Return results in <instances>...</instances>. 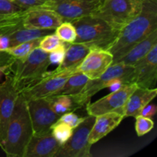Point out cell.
Wrapping results in <instances>:
<instances>
[{
    "label": "cell",
    "instance_id": "1",
    "mask_svg": "<svg viewBox=\"0 0 157 157\" xmlns=\"http://www.w3.org/2000/svg\"><path fill=\"white\" fill-rule=\"evenodd\" d=\"M157 29V0H143L140 12L119 32L108 52L116 63L135 44Z\"/></svg>",
    "mask_w": 157,
    "mask_h": 157
},
{
    "label": "cell",
    "instance_id": "2",
    "mask_svg": "<svg viewBox=\"0 0 157 157\" xmlns=\"http://www.w3.org/2000/svg\"><path fill=\"white\" fill-rule=\"evenodd\" d=\"M32 136L33 129L27 101L18 93L0 149L9 157H24L26 147Z\"/></svg>",
    "mask_w": 157,
    "mask_h": 157
},
{
    "label": "cell",
    "instance_id": "3",
    "mask_svg": "<svg viewBox=\"0 0 157 157\" xmlns=\"http://www.w3.org/2000/svg\"><path fill=\"white\" fill-rule=\"evenodd\" d=\"M76 29L75 42L81 43L90 48L108 50L114 43L120 30L114 29L101 18L92 15L71 21Z\"/></svg>",
    "mask_w": 157,
    "mask_h": 157
},
{
    "label": "cell",
    "instance_id": "4",
    "mask_svg": "<svg viewBox=\"0 0 157 157\" xmlns=\"http://www.w3.org/2000/svg\"><path fill=\"white\" fill-rule=\"evenodd\" d=\"M50 64L48 52L37 47L26 58H15L7 73L12 75L14 85L19 91L41 80L48 72Z\"/></svg>",
    "mask_w": 157,
    "mask_h": 157
},
{
    "label": "cell",
    "instance_id": "5",
    "mask_svg": "<svg viewBox=\"0 0 157 157\" xmlns=\"http://www.w3.org/2000/svg\"><path fill=\"white\" fill-rule=\"evenodd\" d=\"M124 84H133V66L115 63L99 78L89 79L82 90L72 98L75 104L81 108L87 106L92 97L102 89Z\"/></svg>",
    "mask_w": 157,
    "mask_h": 157
},
{
    "label": "cell",
    "instance_id": "6",
    "mask_svg": "<svg viewBox=\"0 0 157 157\" xmlns=\"http://www.w3.org/2000/svg\"><path fill=\"white\" fill-rule=\"evenodd\" d=\"M143 0H102L101 6L91 14L121 31L140 12Z\"/></svg>",
    "mask_w": 157,
    "mask_h": 157
},
{
    "label": "cell",
    "instance_id": "7",
    "mask_svg": "<svg viewBox=\"0 0 157 157\" xmlns=\"http://www.w3.org/2000/svg\"><path fill=\"white\" fill-rule=\"evenodd\" d=\"M95 121V117L87 115L84 121L74 128L71 136L61 146L55 157H90L89 135Z\"/></svg>",
    "mask_w": 157,
    "mask_h": 157
},
{
    "label": "cell",
    "instance_id": "8",
    "mask_svg": "<svg viewBox=\"0 0 157 157\" xmlns=\"http://www.w3.org/2000/svg\"><path fill=\"white\" fill-rule=\"evenodd\" d=\"M76 68L62 71L55 70L52 72H47L38 82L21 89L18 93L26 101L51 96L58 92L69 77L77 72Z\"/></svg>",
    "mask_w": 157,
    "mask_h": 157
},
{
    "label": "cell",
    "instance_id": "9",
    "mask_svg": "<svg viewBox=\"0 0 157 157\" xmlns=\"http://www.w3.org/2000/svg\"><path fill=\"white\" fill-rule=\"evenodd\" d=\"M101 2L102 0H46L38 7L56 12L63 21H71L93 14Z\"/></svg>",
    "mask_w": 157,
    "mask_h": 157
},
{
    "label": "cell",
    "instance_id": "10",
    "mask_svg": "<svg viewBox=\"0 0 157 157\" xmlns=\"http://www.w3.org/2000/svg\"><path fill=\"white\" fill-rule=\"evenodd\" d=\"M137 87L136 84H121L107 96L92 104L89 103L86 106L87 113L94 117L113 111L124 113V105Z\"/></svg>",
    "mask_w": 157,
    "mask_h": 157
},
{
    "label": "cell",
    "instance_id": "11",
    "mask_svg": "<svg viewBox=\"0 0 157 157\" xmlns=\"http://www.w3.org/2000/svg\"><path fill=\"white\" fill-rule=\"evenodd\" d=\"M28 110L32 122L33 135L41 136L51 132L52 125L60 116L52 110L47 98H37L27 101Z\"/></svg>",
    "mask_w": 157,
    "mask_h": 157
},
{
    "label": "cell",
    "instance_id": "12",
    "mask_svg": "<svg viewBox=\"0 0 157 157\" xmlns=\"http://www.w3.org/2000/svg\"><path fill=\"white\" fill-rule=\"evenodd\" d=\"M5 75L6 79L0 84V145L6 136L8 124L19 92L14 85L12 75L9 73Z\"/></svg>",
    "mask_w": 157,
    "mask_h": 157
},
{
    "label": "cell",
    "instance_id": "13",
    "mask_svg": "<svg viewBox=\"0 0 157 157\" xmlns=\"http://www.w3.org/2000/svg\"><path fill=\"white\" fill-rule=\"evenodd\" d=\"M157 81V44L133 65V84L144 88H156Z\"/></svg>",
    "mask_w": 157,
    "mask_h": 157
},
{
    "label": "cell",
    "instance_id": "14",
    "mask_svg": "<svg viewBox=\"0 0 157 157\" xmlns=\"http://www.w3.org/2000/svg\"><path fill=\"white\" fill-rule=\"evenodd\" d=\"M112 64L113 55L108 51L91 48L76 69L89 79H95L104 74Z\"/></svg>",
    "mask_w": 157,
    "mask_h": 157
},
{
    "label": "cell",
    "instance_id": "15",
    "mask_svg": "<svg viewBox=\"0 0 157 157\" xmlns=\"http://www.w3.org/2000/svg\"><path fill=\"white\" fill-rule=\"evenodd\" d=\"M62 22L56 12L38 6L25 9L21 20L23 27L32 29H55Z\"/></svg>",
    "mask_w": 157,
    "mask_h": 157
},
{
    "label": "cell",
    "instance_id": "16",
    "mask_svg": "<svg viewBox=\"0 0 157 157\" xmlns=\"http://www.w3.org/2000/svg\"><path fill=\"white\" fill-rule=\"evenodd\" d=\"M61 146L51 132L41 136L33 135L28 144L24 157H55Z\"/></svg>",
    "mask_w": 157,
    "mask_h": 157
},
{
    "label": "cell",
    "instance_id": "17",
    "mask_svg": "<svg viewBox=\"0 0 157 157\" xmlns=\"http://www.w3.org/2000/svg\"><path fill=\"white\" fill-rule=\"evenodd\" d=\"M124 118V114L113 111L95 117V121L89 135V143L93 145L114 130Z\"/></svg>",
    "mask_w": 157,
    "mask_h": 157
},
{
    "label": "cell",
    "instance_id": "18",
    "mask_svg": "<svg viewBox=\"0 0 157 157\" xmlns=\"http://www.w3.org/2000/svg\"><path fill=\"white\" fill-rule=\"evenodd\" d=\"M157 89L137 87L131 94L124 107V117H136L143 110L156 98Z\"/></svg>",
    "mask_w": 157,
    "mask_h": 157
},
{
    "label": "cell",
    "instance_id": "19",
    "mask_svg": "<svg viewBox=\"0 0 157 157\" xmlns=\"http://www.w3.org/2000/svg\"><path fill=\"white\" fill-rule=\"evenodd\" d=\"M157 44V29L153 31L147 38L135 44L127 52L125 55L120 58L116 63H121L126 65L133 66L149 53L150 50ZM115 64V63H114Z\"/></svg>",
    "mask_w": 157,
    "mask_h": 157
},
{
    "label": "cell",
    "instance_id": "20",
    "mask_svg": "<svg viewBox=\"0 0 157 157\" xmlns=\"http://www.w3.org/2000/svg\"><path fill=\"white\" fill-rule=\"evenodd\" d=\"M55 29H26L19 24L11 27L5 32V35H7L10 40V47L19 44L26 41H32L43 38L45 35L54 33Z\"/></svg>",
    "mask_w": 157,
    "mask_h": 157
},
{
    "label": "cell",
    "instance_id": "21",
    "mask_svg": "<svg viewBox=\"0 0 157 157\" xmlns=\"http://www.w3.org/2000/svg\"><path fill=\"white\" fill-rule=\"evenodd\" d=\"M90 49L88 46L81 43H67V49L64 59L55 70L62 71L76 68L87 56Z\"/></svg>",
    "mask_w": 157,
    "mask_h": 157
},
{
    "label": "cell",
    "instance_id": "22",
    "mask_svg": "<svg viewBox=\"0 0 157 157\" xmlns=\"http://www.w3.org/2000/svg\"><path fill=\"white\" fill-rule=\"evenodd\" d=\"M89 78L81 72H75L69 77L61 89L52 95H68L73 97L82 90L88 81Z\"/></svg>",
    "mask_w": 157,
    "mask_h": 157
},
{
    "label": "cell",
    "instance_id": "23",
    "mask_svg": "<svg viewBox=\"0 0 157 157\" xmlns=\"http://www.w3.org/2000/svg\"><path fill=\"white\" fill-rule=\"evenodd\" d=\"M40 41L41 38H38L32 41L21 43L13 47H10L5 52H7L15 59H23L26 58L34 49L39 46Z\"/></svg>",
    "mask_w": 157,
    "mask_h": 157
},
{
    "label": "cell",
    "instance_id": "24",
    "mask_svg": "<svg viewBox=\"0 0 157 157\" xmlns=\"http://www.w3.org/2000/svg\"><path fill=\"white\" fill-rule=\"evenodd\" d=\"M24 10L10 0H0V28L9 21L12 15Z\"/></svg>",
    "mask_w": 157,
    "mask_h": 157
},
{
    "label": "cell",
    "instance_id": "25",
    "mask_svg": "<svg viewBox=\"0 0 157 157\" xmlns=\"http://www.w3.org/2000/svg\"><path fill=\"white\" fill-rule=\"evenodd\" d=\"M74 129L63 122L57 121L52 125L51 133L61 145L65 144L71 136Z\"/></svg>",
    "mask_w": 157,
    "mask_h": 157
},
{
    "label": "cell",
    "instance_id": "26",
    "mask_svg": "<svg viewBox=\"0 0 157 157\" xmlns=\"http://www.w3.org/2000/svg\"><path fill=\"white\" fill-rule=\"evenodd\" d=\"M55 33L63 42L74 43L77 38L76 29L71 21H63L55 29Z\"/></svg>",
    "mask_w": 157,
    "mask_h": 157
},
{
    "label": "cell",
    "instance_id": "27",
    "mask_svg": "<svg viewBox=\"0 0 157 157\" xmlns=\"http://www.w3.org/2000/svg\"><path fill=\"white\" fill-rule=\"evenodd\" d=\"M62 43L63 41L54 32V33L49 34V35L41 38L38 47L44 52L50 53L52 51L58 48Z\"/></svg>",
    "mask_w": 157,
    "mask_h": 157
},
{
    "label": "cell",
    "instance_id": "28",
    "mask_svg": "<svg viewBox=\"0 0 157 157\" xmlns=\"http://www.w3.org/2000/svg\"><path fill=\"white\" fill-rule=\"evenodd\" d=\"M136 119L135 129L138 136H142L148 133L154 127V123L150 117H147L143 115H139Z\"/></svg>",
    "mask_w": 157,
    "mask_h": 157
},
{
    "label": "cell",
    "instance_id": "29",
    "mask_svg": "<svg viewBox=\"0 0 157 157\" xmlns=\"http://www.w3.org/2000/svg\"><path fill=\"white\" fill-rule=\"evenodd\" d=\"M84 117H80L78 114L74 113V111H71L61 115L58 121L64 123V124H67V125H69L71 127L74 129L77 126L79 125L84 121Z\"/></svg>",
    "mask_w": 157,
    "mask_h": 157
},
{
    "label": "cell",
    "instance_id": "30",
    "mask_svg": "<svg viewBox=\"0 0 157 157\" xmlns=\"http://www.w3.org/2000/svg\"><path fill=\"white\" fill-rule=\"evenodd\" d=\"M66 49H67V43L63 42L58 48L50 52L49 53V60H50L51 64L59 65L64 59Z\"/></svg>",
    "mask_w": 157,
    "mask_h": 157
},
{
    "label": "cell",
    "instance_id": "31",
    "mask_svg": "<svg viewBox=\"0 0 157 157\" xmlns=\"http://www.w3.org/2000/svg\"><path fill=\"white\" fill-rule=\"evenodd\" d=\"M10 1L22 8L23 9H27L41 6L45 2L46 0H10Z\"/></svg>",
    "mask_w": 157,
    "mask_h": 157
},
{
    "label": "cell",
    "instance_id": "32",
    "mask_svg": "<svg viewBox=\"0 0 157 157\" xmlns=\"http://www.w3.org/2000/svg\"><path fill=\"white\" fill-rule=\"evenodd\" d=\"M10 48V40L5 34H0V52H5Z\"/></svg>",
    "mask_w": 157,
    "mask_h": 157
},
{
    "label": "cell",
    "instance_id": "33",
    "mask_svg": "<svg viewBox=\"0 0 157 157\" xmlns=\"http://www.w3.org/2000/svg\"><path fill=\"white\" fill-rule=\"evenodd\" d=\"M156 108L154 105H151V106H147L143 110L142 113L141 115L144 117H149L152 116V115H154L156 113Z\"/></svg>",
    "mask_w": 157,
    "mask_h": 157
},
{
    "label": "cell",
    "instance_id": "34",
    "mask_svg": "<svg viewBox=\"0 0 157 157\" xmlns=\"http://www.w3.org/2000/svg\"><path fill=\"white\" fill-rule=\"evenodd\" d=\"M2 75H3V71L1 70V69H0V78H1Z\"/></svg>",
    "mask_w": 157,
    "mask_h": 157
}]
</instances>
